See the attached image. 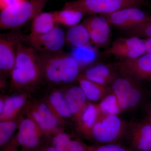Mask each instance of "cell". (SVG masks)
Instances as JSON below:
<instances>
[{"label": "cell", "instance_id": "1", "mask_svg": "<svg viewBox=\"0 0 151 151\" xmlns=\"http://www.w3.org/2000/svg\"><path fill=\"white\" fill-rule=\"evenodd\" d=\"M22 40L18 44L14 65L10 73L12 84L18 88L34 85L43 75L39 53Z\"/></svg>", "mask_w": 151, "mask_h": 151}, {"label": "cell", "instance_id": "2", "mask_svg": "<svg viewBox=\"0 0 151 151\" xmlns=\"http://www.w3.org/2000/svg\"><path fill=\"white\" fill-rule=\"evenodd\" d=\"M39 53L43 75L48 81L55 84H68L78 79L81 67L70 53L62 51Z\"/></svg>", "mask_w": 151, "mask_h": 151}, {"label": "cell", "instance_id": "3", "mask_svg": "<svg viewBox=\"0 0 151 151\" xmlns=\"http://www.w3.org/2000/svg\"><path fill=\"white\" fill-rule=\"evenodd\" d=\"M49 0H24L1 10L0 27L14 29L32 21L42 10Z\"/></svg>", "mask_w": 151, "mask_h": 151}, {"label": "cell", "instance_id": "4", "mask_svg": "<svg viewBox=\"0 0 151 151\" xmlns=\"http://www.w3.org/2000/svg\"><path fill=\"white\" fill-rule=\"evenodd\" d=\"M141 0H73L65 3L63 8L74 9L85 14L105 15L127 8L139 7Z\"/></svg>", "mask_w": 151, "mask_h": 151}, {"label": "cell", "instance_id": "5", "mask_svg": "<svg viewBox=\"0 0 151 151\" xmlns=\"http://www.w3.org/2000/svg\"><path fill=\"white\" fill-rule=\"evenodd\" d=\"M112 90L123 111L136 107L142 97V92L137 86V81L124 76L115 79L112 83Z\"/></svg>", "mask_w": 151, "mask_h": 151}, {"label": "cell", "instance_id": "6", "mask_svg": "<svg viewBox=\"0 0 151 151\" xmlns=\"http://www.w3.org/2000/svg\"><path fill=\"white\" fill-rule=\"evenodd\" d=\"M26 40L30 46L40 53H53L62 51L66 43L65 32L58 26L54 29L42 35H29Z\"/></svg>", "mask_w": 151, "mask_h": 151}, {"label": "cell", "instance_id": "7", "mask_svg": "<svg viewBox=\"0 0 151 151\" xmlns=\"http://www.w3.org/2000/svg\"><path fill=\"white\" fill-rule=\"evenodd\" d=\"M124 127L123 122L116 115L99 114L92 129L91 136L99 142H112L120 137Z\"/></svg>", "mask_w": 151, "mask_h": 151}, {"label": "cell", "instance_id": "8", "mask_svg": "<svg viewBox=\"0 0 151 151\" xmlns=\"http://www.w3.org/2000/svg\"><path fill=\"white\" fill-rule=\"evenodd\" d=\"M147 53L145 39L135 37L119 38L116 40L105 53L122 60L137 58Z\"/></svg>", "mask_w": 151, "mask_h": 151}, {"label": "cell", "instance_id": "9", "mask_svg": "<svg viewBox=\"0 0 151 151\" xmlns=\"http://www.w3.org/2000/svg\"><path fill=\"white\" fill-rule=\"evenodd\" d=\"M117 68L123 76L135 81H151V53H146L134 59L121 60Z\"/></svg>", "mask_w": 151, "mask_h": 151}, {"label": "cell", "instance_id": "10", "mask_svg": "<svg viewBox=\"0 0 151 151\" xmlns=\"http://www.w3.org/2000/svg\"><path fill=\"white\" fill-rule=\"evenodd\" d=\"M103 16L107 18L111 25L123 30L147 21L151 18V16L136 7L122 9Z\"/></svg>", "mask_w": 151, "mask_h": 151}, {"label": "cell", "instance_id": "11", "mask_svg": "<svg viewBox=\"0 0 151 151\" xmlns=\"http://www.w3.org/2000/svg\"><path fill=\"white\" fill-rule=\"evenodd\" d=\"M82 24L86 27L91 42L95 47H103L108 42L111 35V25L105 16L91 15L84 19Z\"/></svg>", "mask_w": 151, "mask_h": 151}, {"label": "cell", "instance_id": "12", "mask_svg": "<svg viewBox=\"0 0 151 151\" xmlns=\"http://www.w3.org/2000/svg\"><path fill=\"white\" fill-rule=\"evenodd\" d=\"M22 40L18 34L8 33L0 36V69L4 73H10L14 65L17 47Z\"/></svg>", "mask_w": 151, "mask_h": 151}, {"label": "cell", "instance_id": "13", "mask_svg": "<svg viewBox=\"0 0 151 151\" xmlns=\"http://www.w3.org/2000/svg\"><path fill=\"white\" fill-rule=\"evenodd\" d=\"M42 132L29 116L23 119L20 123L17 139L20 145L33 149L38 145Z\"/></svg>", "mask_w": 151, "mask_h": 151}, {"label": "cell", "instance_id": "14", "mask_svg": "<svg viewBox=\"0 0 151 151\" xmlns=\"http://www.w3.org/2000/svg\"><path fill=\"white\" fill-rule=\"evenodd\" d=\"M132 143L137 151H151V120L150 118L133 128Z\"/></svg>", "mask_w": 151, "mask_h": 151}, {"label": "cell", "instance_id": "15", "mask_svg": "<svg viewBox=\"0 0 151 151\" xmlns=\"http://www.w3.org/2000/svg\"><path fill=\"white\" fill-rule=\"evenodd\" d=\"M82 75L93 82L105 86L113 82L117 77L109 65L99 63L89 68Z\"/></svg>", "mask_w": 151, "mask_h": 151}, {"label": "cell", "instance_id": "16", "mask_svg": "<svg viewBox=\"0 0 151 151\" xmlns=\"http://www.w3.org/2000/svg\"><path fill=\"white\" fill-rule=\"evenodd\" d=\"M64 96L72 116L77 120L87 104L85 94L80 86H73L68 89Z\"/></svg>", "mask_w": 151, "mask_h": 151}, {"label": "cell", "instance_id": "17", "mask_svg": "<svg viewBox=\"0 0 151 151\" xmlns=\"http://www.w3.org/2000/svg\"><path fill=\"white\" fill-rule=\"evenodd\" d=\"M53 12H41L32 21L29 35L37 36L45 34L58 26Z\"/></svg>", "mask_w": 151, "mask_h": 151}, {"label": "cell", "instance_id": "18", "mask_svg": "<svg viewBox=\"0 0 151 151\" xmlns=\"http://www.w3.org/2000/svg\"><path fill=\"white\" fill-rule=\"evenodd\" d=\"M77 80L79 86L89 100L97 102L102 100L108 94V89L104 85L89 80L82 75L79 76Z\"/></svg>", "mask_w": 151, "mask_h": 151}, {"label": "cell", "instance_id": "19", "mask_svg": "<svg viewBox=\"0 0 151 151\" xmlns=\"http://www.w3.org/2000/svg\"><path fill=\"white\" fill-rule=\"evenodd\" d=\"M99 114L98 105L87 103L77 119L79 130L86 135H91L92 129L97 122Z\"/></svg>", "mask_w": 151, "mask_h": 151}, {"label": "cell", "instance_id": "20", "mask_svg": "<svg viewBox=\"0 0 151 151\" xmlns=\"http://www.w3.org/2000/svg\"><path fill=\"white\" fill-rule=\"evenodd\" d=\"M65 39L66 43L73 47L84 46L91 42L89 32L82 23L68 28L65 32Z\"/></svg>", "mask_w": 151, "mask_h": 151}, {"label": "cell", "instance_id": "21", "mask_svg": "<svg viewBox=\"0 0 151 151\" xmlns=\"http://www.w3.org/2000/svg\"><path fill=\"white\" fill-rule=\"evenodd\" d=\"M26 101L24 95H14L4 100L2 113L0 114V121L12 120L18 114L24 107Z\"/></svg>", "mask_w": 151, "mask_h": 151}, {"label": "cell", "instance_id": "22", "mask_svg": "<svg viewBox=\"0 0 151 151\" xmlns=\"http://www.w3.org/2000/svg\"><path fill=\"white\" fill-rule=\"evenodd\" d=\"M53 12L58 24L68 28L79 24L85 15L81 11L63 8L60 10L53 11Z\"/></svg>", "mask_w": 151, "mask_h": 151}, {"label": "cell", "instance_id": "23", "mask_svg": "<svg viewBox=\"0 0 151 151\" xmlns=\"http://www.w3.org/2000/svg\"><path fill=\"white\" fill-rule=\"evenodd\" d=\"M47 103L60 119H68L72 116L64 94L60 91L52 92L50 95Z\"/></svg>", "mask_w": 151, "mask_h": 151}, {"label": "cell", "instance_id": "24", "mask_svg": "<svg viewBox=\"0 0 151 151\" xmlns=\"http://www.w3.org/2000/svg\"><path fill=\"white\" fill-rule=\"evenodd\" d=\"M70 54L76 60L81 68L93 63L97 57L96 49L90 44L79 47H73Z\"/></svg>", "mask_w": 151, "mask_h": 151}, {"label": "cell", "instance_id": "25", "mask_svg": "<svg viewBox=\"0 0 151 151\" xmlns=\"http://www.w3.org/2000/svg\"><path fill=\"white\" fill-rule=\"evenodd\" d=\"M97 105L100 115L117 116L123 111L116 95L113 92L107 94Z\"/></svg>", "mask_w": 151, "mask_h": 151}, {"label": "cell", "instance_id": "26", "mask_svg": "<svg viewBox=\"0 0 151 151\" xmlns=\"http://www.w3.org/2000/svg\"><path fill=\"white\" fill-rule=\"evenodd\" d=\"M35 108L55 133L61 119L55 114L48 103H40Z\"/></svg>", "mask_w": 151, "mask_h": 151}, {"label": "cell", "instance_id": "27", "mask_svg": "<svg viewBox=\"0 0 151 151\" xmlns=\"http://www.w3.org/2000/svg\"><path fill=\"white\" fill-rule=\"evenodd\" d=\"M124 30L128 36L145 39L151 38V18L147 21Z\"/></svg>", "mask_w": 151, "mask_h": 151}, {"label": "cell", "instance_id": "28", "mask_svg": "<svg viewBox=\"0 0 151 151\" xmlns=\"http://www.w3.org/2000/svg\"><path fill=\"white\" fill-rule=\"evenodd\" d=\"M17 124L13 120L1 121L0 123V145H5L14 134Z\"/></svg>", "mask_w": 151, "mask_h": 151}, {"label": "cell", "instance_id": "29", "mask_svg": "<svg viewBox=\"0 0 151 151\" xmlns=\"http://www.w3.org/2000/svg\"><path fill=\"white\" fill-rule=\"evenodd\" d=\"M71 139L67 134L63 132H55L52 138V144L58 151H69Z\"/></svg>", "mask_w": 151, "mask_h": 151}, {"label": "cell", "instance_id": "30", "mask_svg": "<svg viewBox=\"0 0 151 151\" xmlns=\"http://www.w3.org/2000/svg\"><path fill=\"white\" fill-rule=\"evenodd\" d=\"M29 116L32 118L37 124L42 133L48 134L54 133L45 120L35 108L31 110Z\"/></svg>", "mask_w": 151, "mask_h": 151}, {"label": "cell", "instance_id": "31", "mask_svg": "<svg viewBox=\"0 0 151 151\" xmlns=\"http://www.w3.org/2000/svg\"><path fill=\"white\" fill-rule=\"evenodd\" d=\"M88 151H129L122 146L115 144H107L104 145L88 147Z\"/></svg>", "mask_w": 151, "mask_h": 151}, {"label": "cell", "instance_id": "32", "mask_svg": "<svg viewBox=\"0 0 151 151\" xmlns=\"http://www.w3.org/2000/svg\"><path fill=\"white\" fill-rule=\"evenodd\" d=\"M88 148H86L82 143L77 140L70 141L69 151H88Z\"/></svg>", "mask_w": 151, "mask_h": 151}, {"label": "cell", "instance_id": "33", "mask_svg": "<svg viewBox=\"0 0 151 151\" xmlns=\"http://www.w3.org/2000/svg\"><path fill=\"white\" fill-rule=\"evenodd\" d=\"M24 0H0V9H4Z\"/></svg>", "mask_w": 151, "mask_h": 151}, {"label": "cell", "instance_id": "34", "mask_svg": "<svg viewBox=\"0 0 151 151\" xmlns=\"http://www.w3.org/2000/svg\"><path fill=\"white\" fill-rule=\"evenodd\" d=\"M144 39L145 43L147 53H151V38Z\"/></svg>", "mask_w": 151, "mask_h": 151}, {"label": "cell", "instance_id": "35", "mask_svg": "<svg viewBox=\"0 0 151 151\" xmlns=\"http://www.w3.org/2000/svg\"><path fill=\"white\" fill-rule=\"evenodd\" d=\"M4 100L2 99L0 101V114L2 113L4 110Z\"/></svg>", "mask_w": 151, "mask_h": 151}, {"label": "cell", "instance_id": "36", "mask_svg": "<svg viewBox=\"0 0 151 151\" xmlns=\"http://www.w3.org/2000/svg\"><path fill=\"white\" fill-rule=\"evenodd\" d=\"M4 151H17L15 149L12 148H8L6 150Z\"/></svg>", "mask_w": 151, "mask_h": 151}, {"label": "cell", "instance_id": "37", "mask_svg": "<svg viewBox=\"0 0 151 151\" xmlns=\"http://www.w3.org/2000/svg\"><path fill=\"white\" fill-rule=\"evenodd\" d=\"M149 115H150V119H151V106L150 107V110H149Z\"/></svg>", "mask_w": 151, "mask_h": 151}, {"label": "cell", "instance_id": "38", "mask_svg": "<svg viewBox=\"0 0 151 151\" xmlns=\"http://www.w3.org/2000/svg\"></svg>", "mask_w": 151, "mask_h": 151}]
</instances>
